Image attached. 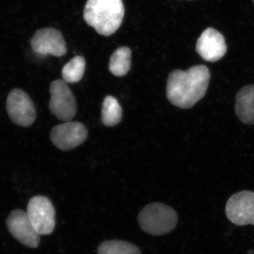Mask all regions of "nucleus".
<instances>
[{
    "label": "nucleus",
    "instance_id": "9d476101",
    "mask_svg": "<svg viewBox=\"0 0 254 254\" xmlns=\"http://www.w3.org/2000/svg\"><path fill=\"white\" fill-rule=\"evenodd\" d=\"M31 48L35 53L41 55L62 57L67 52L63 35L52 28L38 30L32 38Z\"/></svg>",
    "mask_w": 254,
    "mask_h": 254
},
{
    "label": "nucleus",
    "instance_id": "f3484780",
    "mask_svg": "<svg viewBox=\"0 0 254 254\" xmlns=\"http://www.w3.org/2000/svg\"></svg>",
    "mask_w": 254,
    "mask_h": 254
},
{
    "label": "nucleus",
    "instance_id": "9b49d317",
    "mask_svg": "<svg viewBox=\"0 0 254 254\" xmlns=\"http://www.w3.org/2000/svg\"><path fill=\"white\" fill-rule=\"evenodd\" d=\"M196 52L205 61L210 63L218 61L226 54L225 38L214 28H207L197 41Z\"/></svg>",
    "mask_w": 254,
    "mask_h": 254
},
{
    "label": "nucleus",
    "instance_id": "20e7f679",
    "mask_svg": "<svg viewBox=\"0 0 254 254\" xmlns=\"http://www.w3.org/2000/svg\"><path fill=\"white\" fill-rule=\"evenodd\" d=\"M50 112L61 121H71L77 111L76 99L64 80H55L50 86Z\"/></svg>",
    "mask_w": 254,
    "mask_h": 254
},
{
    "label": "nucleus",
    "instance_id": "6e6552de",
    "mask_svg": "<svg viewBox=\"0 0 254 254\" xmlns=\"http://www.w3.org/2000/svg\"><path fill=\"white\" fill-rule=\"evenodd\" d=\"M87 137L86 127L78 122H66L58 125L50 133L53 144L63 151L74 149L86 141Z\"/></svg>",
    "mask_w": 254,
    "mask_h": 254
},
{
    "label": "nucleus",
    "instance_id": "423d86ee",
    "mask_svg": "<svg viewBox=\"0 0 254 254\" xmlns=\"http://www.w3.org/2000/svg\"><path fill=\"white\" fill-rule=\"evenodd\" d=\"M6 111L10 120L18 126H31L36 120L33 101L26 92L18 88L10 91L6 100Z\"/></svg>",
    "mask_w": 254,
    "mask_h": 254
},
{
    "label": "nucleus",
    "instance_id": "0eeeda50",
    "mask_svg": "<svg viewBox=\"0 0 254 254\" xmlns=\"http://www.w3.org/2000/svg\"><path fill=\"white\" fill-rule=\"evenodd\" d=\"M227 219L238 226L254 225V192H237L229 198L225 206Z\"/></svg>",
    "mask_w": 254,
    "mask_h": 254
},
{
    "label": "nucleus",
    "instance_id": "ddd939ff",
    "mask_svg": "<svg viewBox=\"0 0 254 254\" xmlns=\"http://www.w3.org/2000/svg\"><path fill=\"white\" fill-rule=\"evenodd\" d=\"M131 51L127 47L118 48L110 58L109 70L115 76H126L131 68Z\"/></svg>",
    "mask_w": 254,
    "mask_h": 254
},
{
    "label": "nucleus",
    "instance_id": "39448f33",
    "mask_svg": "<svg viewBox=\"0 0 254 254\" xmlns=\"http://www.w3.org/2000/svg\"><path fill=\"white\" fill-rule=\"evenodd\" d=\"M27 214L30 221L40 235H48L55 227V210L47 197L37 195L28 202Z\"/></svg>",
    "mask_w": 254,
    "mask_h": 254
},
{
    "label": "nucleus",
    "instance_id": "f8f14e48",
    "mask_svg": "<svg viewBox=\"0 0 254 254\" xmlns=\"http://www.w3.org/2000/svg\"><path fill=\"white\" fill-rule=\"evenodd\" d=\"M235 112L246 125H254V85L242 88L237 93Z\"/></svg>",
    "mask_w": 254,
    "mask_h": 254
},
{
    "label": "nucleus",
    "instance_id": "2eb2a0df",
    "mask_svg": "<svg viewBox=\"0 0 254 254\" xmlns=\"http://www.w3.org/2000/svg\"><path fill=\"white\" fill-rule=\"evenodd\" d=\"M86 68V60L81 56H76L64 66L62 75L64 81L75 83L81 81Z\"/></svg>",
    "mask_w": 254,
    "mask_h": 254
},
{
    "label": "nucleus",
    "instance_id": "f257e3e1",
    "mask_svg": "<svg viewBox=\"0 0 254 254\" xmlns=\"http://www.w3.org/2000/svg\"><path fill=\"white\" fill-rule=\"evenodd\" d=\"M210 77V71L204 65L191 66L187 71L174 70L167 82L169 101L182 109L192 108L204 97Z\"/></svg>",
    "mask_w": 254,
    "mask_h": 254
},
{
    "label": "nucleus",
    "instance_id": "f03ea898",
    "mask_svg": "<svg viewBox=\"0 0 254 254\" xmlns=\"http://www.w3.org/2000/svg\"><path fill=\"white\" fill-rule=\"evenodd\" d=\"M125 13L123 0H88L83 18L97 33L110 36L121 26Z\"/></svg>",
    "mask_w": 254,
    "mask_h": 254
},
{
    "label": "nucleus",
    "instance_id": "dca6fc26",
    "mask_svg": "<svg viewBox=\"0 0 254 254\" xmlns=\"http://www.w3.org/2000/svg\"><path fill=\"white\" fill-rule=\"evenodd\" d=\"M98 254H141L139 249L121 240L105 241L98 247Z\"/></svg>",
    "mask_w": 254,
    "mask_h": 254
},
{
    "label": "nucleus",
    "instance_id": "7ed1b4c3",
    "mask_svg": "<svg viewBox=\"0 0 254 254\" xmlns=\"http://www.w3.org/2000/svg\"><path fill=\"white\" fill-rule=\"evenodd\" d=\"M142 230L155 236L166 235L176 227L178 217L171 207L160 203H150L142 209L138 217Z\"/></svg>",
    "mask_w": 254,
    "mask_h": 254
},
{
    "label": "nucleus",
    "instance_id": "4468645a",
    "mask_svg": "<svg viewBox=\"0 0 254 254\" xmlns=\"http://www.w3.org/2000/svg\"><path fill=\"white\" fill-rule=\"evenodd\" d=\"M123 118V109L118 100L113 96H107L102 107L101 120L105 126H116Z\"/></svg>",
    "mask_w": 254,
    "mask_h": 254
},
{
    "label": "nucleus",
    "instance_id": "1a4fd4ad",
    "mask_svg": "<svg viewBox=\"0 0 254 254\" xmlns=\"http://www.w3.org/2000/svg\"><path fill=\"white\" fill-rule=\"evenodd\" d=\"M6 225L11 235L20 243L29 248H36L39 245L41 235L35 230L26 212L20 209L11 212Z\"/></svg>",
    "mask_w": 254,
    "mask_h": 254
}]
</instances>
